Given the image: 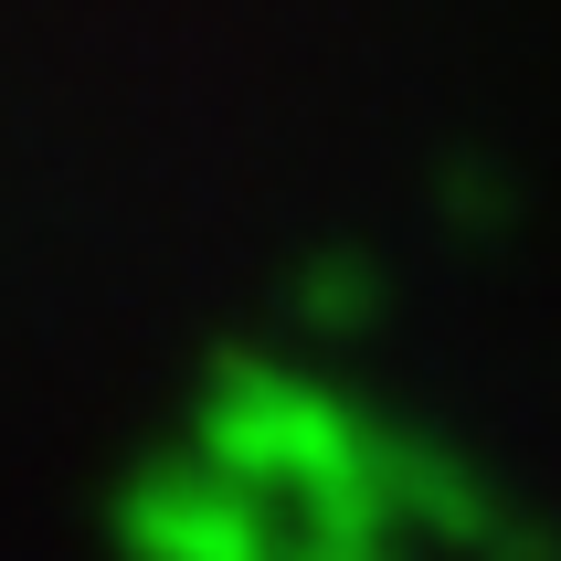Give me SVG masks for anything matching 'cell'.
I'll list each match as a JSON object with an SVG mask.
<instances>
[{
    "mask_svg": "<svg viewBox=\"0 0 561 561\" xmlns=\"http://www.w3.org/2000/svg\"><path fill=\"white\" fill-rule=\"evenodd\" d=\"M202 456L254 477L297 530H413L403 519V413L360 403L350 381L276 360V350H222L181 424Z\"/></svg>",
    "mask_w": 561,
    "mask_h": 561,
    "instance_id": "1",
    "label": "cell"
},
{
    "mask_svg": "<svg viewBox=\"0 0 561 561\" xmlns=\"http://www.w3.org/2000/svg\"><path fill=\"white\" fill-rule=\"evenodd\" d=\"M286 318L308 329V340H360L381 318V276L360 265V254H318V265H297V286H286Z\"/></svg>",
    "mask_w": 561,
    "mask_h": 561,
    "instance_id": "3",
    "label": "cell"
},
{
    "mask_svg": "<svg viewBox=\"0 0 561 561\" xmlns=\"http://www.w3.org/2000/svg\"><path fill=\"white\" fill-rule=\"evenodd\" d=\"M106 540L117 561H297V519H286L254 477H233L202 445H149L106 499Z\"/></svg>",
    "mask_w": 561,
    "mask_h": 561,
    "instance_id": "2",
    "label": "cell"
}]
</instances>
